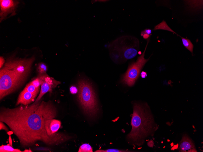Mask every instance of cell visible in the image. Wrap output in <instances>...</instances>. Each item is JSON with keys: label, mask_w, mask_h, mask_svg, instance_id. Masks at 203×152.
Masks as SVG:
<instances>
[{"label": "cell", "mask_w": 203, "mask_h": 152, "mask_svg": "<svg viewBox=\"0 0 203 152\" xmlns=\"http://www.w3.org/2000/svg\"><path fill=\"white\" fill-rule=\"evenodd\" d=\"M131 124L132 129L127 138L130 143L137 146L142 145L147 137L153 136L158 128L146 103H133Z\"/></svg>", "instance_id": "obj_2"}, {"label": "cell", "mask_w": 203, "mask_h": 152, "mask_svg": "<svg viewBox=\"0 0 203 152\" xmlns=\"http://www.w3.org/2000/svg\"><path fill=\"white\" fill-rule=\"evenodd\" d=\"M0 130H4L7 132H8L9 131L8 128L4 124L3 122L2 121H0Z\"/></svg>", "instance_id": "obj_22"}, {"label": "cell", "mask_w": 203, "mask_h": 152, "mask_svg": "<svg viewBox=\"0 0 203 152\" xmlns=\"http://www.w3.org/2000/svg\"><path fill=\"white\" fill-rule=\"evenodd\" d=\"M30 83L36 88L40 89V84L39 79L37 77L34 79L33 80L30 82Z\"/></svg>", "instance_id": "obj_19"}, {"label": "cell", "mask_w": 203, "mask_h": 152, "mask_svg": "<svg viewBox=\"0 0 203 152\" xmlns=\"http://www.w3.org/2000/svg\"><path fill=\"white\" fill-rule=\"evenodd\" d=\"M57 110L50 101L40 100L30 105L1 109L0 121L6 124L18 138L21 145L28 147L39 141L49 145L60 144L71 138L61 133L47 134L45 121L56 117Z\"/></svg>", "instance_id": "obj_1"}, {"label": "cell", "mask_w": 203, "mask_h": 152, "mask_svg": "<svg viewBox=\"0 0 203 152\" xmlns=\"http://www.w3.org/2000/svg\"><path fill=\"white\" fill-rule=\"evenodd\" d=\"M181 37L184 46L192 53L193 45L191 42L188 39Z\"/></svg>", "instance_id": "obj_15"}, {"label": "cell", "mask_w": 203, "mask_h": 152, "mask_svg": "<svg viewBox=\"0 0 203 152\" xmlns=\"http://www.w3.org/2000/svg\"><path fill=\"white\" fill-rule=\"evenodd\" d=\"M149 42L147 43L143 53L135 62L131 63L129 66L126 72L122 75L121 82L129 86H133L139 76L140 71L146 63L149 60L144 58L145 53Z\"/></svg>", "instance_id": "obj_7"}, {"label": "cell", "mask_w": 203, "mask_h": 152, "mask_svg": "<svg viewBox=\"0 0 203 152\" xmlns=\"http://www.w3.org/2000/svg\"><path fill=\"white\" fill-rule=\"evenodd\" d=\"M143 36V38L144 39H147L150 36V35L147 34H144L141 35Z\"/></svg>", "instance_id": "obj_24"}, {"label": "cell", "mask_w": 203, "mask_h": 152, "mask_svg": "<svg viewBox=\"0 0 203 152\" xmlns=\"http://www.w3.org/2000/svg\"><path fill=\"white\" fill-rule=\"evenodd\" d=\"M95 152H128V151L123 150H118L117 149H108L106 150H98Z\"/></svg>", "instance_id": "obj_18"}, {"label": "cell", "mask_w": 203, "mask_h": 152, "mask_svg": "<svg viewBox=\"0 0 203 152\" xmlns=\"http://www.w3.org/2000/svg\"><path fill=\"white\" fill-rule=\"evenodd\" d=\"M47 67L46 65L43 62H40L38 65L37 70L38 74H44L46 73Z\"/></svg>", "instance_id": "obj_16"}, {"label": "cell", "mask_w": 203, "mask_h": 152, "mask_svg": "<svg viewBox=\"0 0 203 152\" xmlns=\"http://www.w3.org/2000/svg\"><path fill=\"white\" fill-rule=\"evenodd\" d=\"M178 148L180 152H197L193 142L186 134H184L182 136L179 144Z\"/></svg>", "instance_id": "obj_10"}, {"label": "cell", "mask_w": 203, "mask_h": 152, "mask_svg": "<svg viewBox=\"0 0 203 152\" xmlns=\"http://www.w3.org/2000/svg\"><path fill=\"white\" fill-rule=\"evenodd\" d=\"M151 33L152 30L151 29H146L141 32V35H142L144 34H147L150 35Z\"/></svg>", "instance_id": "obj_21"}, {"label": "cell", "mask_w": 203, "mask_h": 152, "mask_svg": "<svg viewBox=\"0 0 203 152\" xmlns=\"http://www.w3.org/2000/svg\"><path fill=\"white\" fill-rule=\"evenodd\" d=\"M23 90L37 96L39 92V89L36 88L30 82L27 85Z\"/></svg>", "instance_id": "obj_14"}, {"label": "cell", "mask_w": 203, "mask_h": 152, "mask_svg": "<svg viewBox=\"0 0 203 152\" xmlns=\"http://www.w3.org/2000/svg\"><path fill=\"white\" fill-rule=\"evenodd\" d=\"M70 90L72 94H75L78 92V88L74 86H72L70 88Z\"/></svg>", "instance_id": "obj_20"}, {"label": "cell", "mask_w": 203, "mask_h": 152, "mask_svg": "<svg viewBox=\"0 0 203 152\" xmlns=\"http://www.w3.org/2000/svg\"><path fill=\"white\" fill-rule=\"evenodd\" d=\"M37 77L40 82L41 90L35 103L40 101L43 96L47 93L49 92L50 93H52L53 89L61 83L60 81L49 76L47 73L38 74Z\"/></svg>", "instance_id": "obj_8"}, {"label": "cell", "mask_w": 203, "mask_h": 152, "mask_svg": "<svg viewBox=\"0 0 203 152\" xmlns=\"http://www.w3.org/2000/svg\"><path fill=\"white\" fill-rule=\"evenodd\" d=\"M36 96L31 93L23 90L19 96L16 105L18 106L20 104L27 105L34 102Z\"/></svg>", "instance_id": "obj_12"}, {"label": "cell", "mask_w": 203, "mask_h": 152, "mask_svg": "<svg viewBox=\"0 0 203 152\" xmlns=\"http://www.w3.org/2000/svg\"><path fill=\"white\" fill-rule=\"evenodd\" d=\"M0 99L14 92L23 84L4 65L0 71Z\"/></svg>", "instance_id": "obj_5"}, {"label": "cell", "mask_w": 203, "mask_h": 152, "mask_svg": "<svg viewBox=\"0 0 203 152\" xmlns=\"http://www.w3.org/2000/svg\"><path fill=\"white\" fill-rule=\"evenodd\" d=\"M139 47L137 39L131 36L124 35L113 41L108 47L112 59L116 63H121L136 56Z\"/></svg>", "instance_id": "obj_3"}, {"label": "cell", "mask_w": 203, "mask_h": 152, "mask_svg": "<svg viewBox=\"0 0 203 152\" xmlns=\"http://www.w3.org/2000/svg\"><path fill=\"white\" fill-rule=\"evenodd\" d=\"M61 121L58 120L51 118L45 121V129L47 134L51 136L56 133L60 128Z\"/></svg>", "instance_id": "obj_11"}, {"label": "cell", "mask_w": 203, "mask_h": 152, "mask_svg": "<svg viewBox=\"0 0 203 152\" xmlns=\"http://www.w3.org/2000/svg\"><path fill=\"white\" fill-rule=\"evenodd\" d=\"M19 1L13 0H0V21L1 22L10 14L14 15L16 14V11Z\"/></svg>", "instance_id": "obj_9"}, {"label": "cell", "mask_w": 203, "mask_h": 152, "mask_svg": "<svg viewBox=\"0 0 203 152\" xmlns=\"http://www.w3.org/2000/svg\"><path fill=\"white\" fill-rule=\"evenodd\" d=\"M35 59L34 56L26 59L11 57L6 60L4 65L9 68L23 83L30 73Z\"/></svg>", "instance_id": "obj_6"}, {"label": "cell", "mask_w": 203, "mask_h": 152, "mask_svg": "<svg viewBox=\"0 0 203 152\" xmlns=\"http://www.w3.org/2000/svg\"><path fill=\"white\" fill-rule=\"evenodd\" d=\"M91 146L88 144H84L80 146L78 152H92Z\"/></svg>", "instance_id": "obj_17"}, {"label": "cell", "mask_w": 203, "mask_h": 152, "mask_svg": "<svg viewBox=\"0 0 203 152\" xmlns=\"http://www.w3.org/2000/svg\"><path fill=\"white\" fill-rule=\"evenodd\" d=\"M0 152H22L19 149L13 148L12 145L8 144L7 145H2L0 147Z\"/></svg>", "instance_id": "obj_13"}, {"label": "cell", "mask_w": 203, "mask_h": 152, "mask_svg": "<svg viewBox=\"0 0 203 152\" xmlns=\"http://www.w3.org/2000/svg\"><path fill=\"white\" fill-rule=\"evenodd\" d=\"M77 86L78 99L83 111L89 117H95L98 113V107L92 85L86 79H81L78 81Z\"/></svg>", "instance_id": "obj_4"}, {"label": "cell", "mask_w": 203, "mask_h": 152, "mask_svg": "<svg viewBox=\"0 0 203 152\" xmlns=\"http://www.w3.org/2000/svg\"><path fill=\"white\" fill-rule=\"evenodd\" d=\"M5 59L2 56H1L0 57V69L2 67V66L5 63Z\"/></svg>", "instance_id": "obj_23"}]
</instances>
